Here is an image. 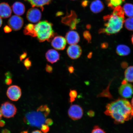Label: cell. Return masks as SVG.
<instances>
[{"label": "cell", "mask_w": 133, "mask_h": 133, "mask_svg": "<svg viewBox=\"0 0 133 133\" xmlns=\"http://www.w3.org/2000/svg\"><path fill=\"white\" fill-rule=\"evenodd\" d=\"M31 133H43L42 132H41V131L38 130H36L35 131H33Z\"/></svg>", "instance_id": "44"}, {"label": "cell", "mask_w": 133, "mask_h": 133, "mask_svg": "<svg viewBox=\"0 0 133 133\" xmlns=\"http://www.w3.org/2000/svg\"><path fill=\"white\" fill-rule=\"evenodd\" d=\"M121 66L123 69H125L126 68H127V66H128V64L127 62H123L122 63H121Z\"/></svg>", "instance_id": "38"}, {"label": "cell", "mask_w": 133, "mask_h": 133, "mask_svg": "<svg viewBox=\"0 0 133 133\" xmlns=\"http://www.w3.org/2000/svg\"><path fill=\"white\" fill-rule=\"evenodd\" d=\"M2 133H11L10 131L7 129H4L2 130Z\"/></svg>", "instance_id": "42"}, {"label": "cell", "mask_w": 133, "mask_h": 133, "mask_svg": "<svg viewBox=\"0 0 133 133\" xmlns=\"http://www.w3.org/2000/svg\"><path fill=\"white\" fill-rule=\"evenodd\" d=\"M62 14V12L61 13V12H58L57 13V16H60V15H61Z\"/></svg>", "instance_id": "47"}, {"label": "cell", "mask_w": 133, "mask_h": 133, "mask_svg": "<svg viewBox=\"0 0 133 133\" xmlns=\"http://www.w3.org/2000/svg\"><path fill=\"white\" fill-rule=\"evenodd\" d=\"M27 53L26 52H24L20 56V59L21 61H22L27 56Z\"/></svg>", "instance_id": "36"}, {"label": "cell", "mask_w": 133, "mask_h": 133, "mask_svg": "<svg viewBox=\"0 0 133 133\" xmlns=\"http://www.w3.org/2000/svg\"><path fill=\"white\" fill-rule=\"evenodd\" d=\"M3 21L1 18L0 17V28L1 27L2 25V24Z\"/></svg>", "instance_id": "45"}, {"label": "cell", "mask_w": 133, "mask_h": 133, "mask_svg": "<svg viewBox=\"0 0 133 133\" xmlns=\"http://www.w3.org/2000/svg\"><path fill=\"white\" fill-rule=\"evenodd\" d=\"M25 35L33 37H36V34L35 29V25L29 24L26 25L23 31Z\"/></svg>", "instance_id": "21"}, {"label": "cell", "mask_w": 133, "mask_h": 133, "mask_svg": "<svg viewBox=\"0 0 133 133\" xmlns=\"http://www.w3.org/2000/svg\"><path fill=\"white\" fill-rule=\"evenodd\" d=\"M91 133H106L103 129L100 128L99 126L96 125L94 126Z\"/></svg>", "instance_id": "29"}, {"label": "cell", "mask_w": 133, "mask_h": 133, "mask_svg": "<svg viewBox=\"0 0 133 133\" xmlns=\"http://www.w3.org/2000/svg\"><path fill=\"white\" fill-rule=\"evenodd\" d=\"M131 41H132V44L133 45V34L132 36V38H131Z\"/></svg>", "instance_id": "49"}, {"label": "cell", "mask_w": 133, "mask_h": 133, "mask_svg": "<svg viewBox=\"0 0 133 133\" xmlns=\"http://www.w3.org/2000/svg\"><path fill=\"white\" fill-rule=\"evenodd\" d=\"M77 15L74 11H71L70 14L67 15L62 18V22L69 26L71 29H76V25L79 22V20L77 19Z\"/></svg>", "instance_id": "7"}, {"label": "cell", "mask_w": 133, "mask_h": 133, "mask_svg": "<svg viewBox=\"0 0 133 133\" xmlns=\"http://www.w3.org/2000/svg\"><path fill=\"white\" fill-rule=\"evenodd\" d=\"M90 8L92 12L97 13L103 10L104 6L102 1L100 0H95L91 3Z\"/></svg>", "instance_id": "17"}, {"label": "cell", "mask_w": 133, "mask_h": 133, "mask_svg": "<svg viewBox=\"0 0 133 133\" xmlns=\"http://www.w3.org/2000/svg\"><path fill=\"white\" fill-rule=\"evenodd\" d=\"M118 92L119 95L124 98H131L133 94L132 86L124 79L122 81V85L119 88Z\"/></svg>", "instance_id": "6"}, {"label": "cell", "mask_w": 133, "mask_h": 133, "mask_svg": "<svg viewBox=\"0 0 133 133\" xmlns=\"http://www.w3.org/2000/svg\"><path fill=\"white\" fill-rule=\"evenodd\" d=\"M108 46V44L107 43H103L101 44V47L103 49H106Z\"/></svg>", "instance_id": "40"}, {"label": "cell", "mask_w": 133, "mask_h": 133, "mask_svg": "<svg viewBox=\"0 0 133 133\" xmlns=\"http://www.w3.org/2000/svg\"><path fill=\"white\" fill-rule=\"evenodd\" d=\"M83 36L84 39L88 41V43L90 42L91 39V36L90 33L88 31H84L83 33Z\"/></svg>", "instance_id": "28"}, {"label": "cell", "mask_w": 133, "mask_h": 133, "mask_svg": "<svg viewBox=\"0 0 133 133\" xmlns=\"http://www.w3.org/2000/svg\"><path fill=\"white\" fill-rule=\"evenodd\" d=\"M8 25L15 31L20 30L24 24L23 18L17 15H14L10 18L8 22Z\"/></svg>", "instance_id": "10"}, {"label": "cell", "mask_w": 133, "mask_h": 133, "mask_svg": "<svg viewBox=\"0 0 133 133\" xmlns=\"http://www.w3.org/2000/svg\"><path fill=\"white\" fill-rule=\"evenodd\" d=\"M65 38L68 44L71 45L77 44L80 40L78 33L74 31H70L66 33Z\"/></svg>", "instance_id": "14"}, {"label": "cell", "mask_w": 133, "mask_h": 133, "mask_svg": "<svg viewBox=\"0 0 133 133\" xmlns=\"http://www.w3.org/2000/svg\"><path fill=\"white\" fill-rule=\"evenodd\" d=\"M88 115L90 117H93L95 115V113L94 111L90 110L88 112Z\"/></svg>", "instance_id": "37"}, {"label": "cell", "mask_w": 133, "mask_h": 133, "mask_svg": "<svg viewBox=\"0 0 133 133\" xmlns=\"http://www.w3.org/2000/svg\"><path fill=\"white\" fill-rule=\"evenodd\" d=\"M42 14L40 11L37 8L33 7L28 10L26 17L30 22L36 23L40 20Z\"/></svg>", "instance_id": "11"}, {"label": "cell", "mask_w": 133, "mask_h": 133, "mask_svg": "<svg viewBox=\"0 0 133 133\" xmlns=\"http://www.w3.org/2000/svg\"><path fill=\"white\" fill-rule=\"evenodd\" d=\"M5 122L4 121H3L1 120L0 121V126L3 127L4 125Z\"/></svg>", "instance_id": "43"}, {"label": "cell", "mask_w": 133, "mask_h": 133, "mask_svg": "<svg viewBox=\"0 0 133 133\" xmlns=\"http://www.w3.org/2000/svg\"><path fill=\"white\" fill-rule=\"evenodd\" d=\"M124 13L120 6H117L112 13L104 17V28L99 29V34L110 35L118 33L124 23Z\"/></svg>", "instance_id": "2"}, {"label": "cell", "mask_w": 133, "mask_h": 133, "mask_svg": "<svg viewBox=\"0 0 133 133\" xmlns=\"http://www.w3.org/2000/svg\"><path fill=\"white\" fill-rule=\"evenodd\" d=\"M24 64L25 67L27 70H29L31 66V62L29 58H26L24 62Z\"/></svg>", "instance_id": "30"}, {"label": "cell", "mask_w": 133, "mask_h": 133, "mask_svg": "<svg viewBox=\"0 0 133 133\" xmlns=\"http://www.w3.org/2000/svg\"><path fill=\"white\" fill-rule=\"evenodd\" d=\"M45 57L48 62L54 64L59 60L60 54L56 50L51 49L46 52Z\"/></svg>", "instance_id": "15"}, {"label": "cell", "mask_w": 133, "mask_h": 133, "mask_svg": "<svg viewBox=\"0 0 133 133\" xmlns=\"http://www.w3.org/2000/svg\"><path fill=\"white\" fill-rule=\"evenodd\" d=\"M51 44L55 49L59 50H62L66 47V39L62 36H56L53 39Z\"/></svg>", "instance_id": "13"}, {"label": "cell", "mask_w": 133, "mask_h": 133, "mask_svg": "<svg viewBox=\"0 0 133 133\" xmlns=\"http://www.w3.org/2000/svg\"><path fill=\"white\" fill-rule=\"evenodd\" d=\"M68 69L69 72L71 74H72L74 71V68L73 66H69Z\"/></svg>", "instance_id": "39"}, {"label": "cell", "mask_w": 133, "mask_h": 133, "mask_svg": "<svg viewBox=\"0 0 133 133\" xmlns=\"http://www.w3.org/2000/svg\"><path fill=\"white\" fill-rule=\"evenodd\" d=\"M82 50L80 46L76 44L71 45L67 50V54L69 57L72 59H76L80 57Z\"/></svg>", "instance_id": "12"}, {"label": "cell", "mask_w": 133, "mask_h": 133, "mask_svg": "<svg viewBox=\"0 0 133 133\" xmlns=\"http://www.w3.org/2000/svg\"><path fill=\"white\" fill-rule=\"evenodd\" d=\"M52 23L48 21L39 22L35 25L36 37L40 42L47 41L50 42L55 36Z\"/></svg>", "instance_id": "3"}, {"label": "cell", "mask_w": 133, "mask_h": 133, "mask_svg": "<svg viewBox=\"0 0 133 133\" xmlns=\"http://www.w3.org/2000/svg\"><path fill=\"white\" fill-rule=\"evenodd\" d=\"M12 12L11 8L8 3H2L0 4V17L6 18L10 16Z\"/></svg>", "instance_id": "16"}, {"label": "cell", "mask_w": 133, "mask_h": 133, "mask_svg": "<svg viewBox=\"0 0 133 133\" xmlns=\"http://www.w3.org/2000/svg\"><path fill=\"white\" fill-rule=\"evenodd\" d=\"M37 110L44 113L47 116L49 115L50 111L49 107L46 105L40 106L38 108Z\"/></svg>", "instance_id": "26"}, {"label": "cell", "mask_w": 133, "mask_h": 133, "mask_svg": "<svg viewBox=\"0 0 133 133\" xmlns=\"http://www.w3.org/2000/svg\"><path fill=\"white\" fill-rule=\"evenodd\" d=\"M73 1H75V0H73Z\"/></svg>", "instance_id": "50"}, {"label": "cell", "mask_w": 133, "mask_h": 133, "mask_svg": "<svg viewBox=\"0 0 133 133\" xmlns=\"http://www.w3.org/2000/svg\"><path fill=\"white\" fill-rule=\"evenodd\" d=\"M12 9L13 12L17 16H21L24 14L25 8L24 5L20 2H16L13 4Z\"/></svg>", "instance_id": "18"}, {"label": "cell", "mask_w": 133, "mask_h": 133, "mask_svg": "<svg viewBox=\"0 0 133 133\" xmlns=\"http://www.w3.org/2000/svg\"><path fill=\"white\" fill-rule=\"evenodd\" d=\"M77 95V92L75 90H71L69 93V101L72 103L75 100Z\"/></svg>", "instance_id": "27"}, {"label": "cell", "mask_w": 133, "mask_h": 133, "mask_svg": "<svg viewBox=\"0 0 133 133\" xmlns=\"http://www.w3.org/2000/svg\"><path fill=\"white\" fill-rule=\"evenodd\" d=\"M116 54L120 56L128 55L130 54L131 50L128 46L124 44H119L116 48Z\"/></svg>", "instance_id": "20"}, {"label": "cell", "mask_w": 133, "mask_h": 133, "mask_svg": "<svg viewBox=\"0 0 133 133\" xmlns=\"http://www.w3.org/2000/svg\"><path fill=\"white\" fill-rule=\"evenodd\" d=\"M68 114L69 117L72 120H78L82 117L83 109L80 106L78 105H72L68 110Z\"/></svg>", "instance_id": "8"}, {"label": "cell", "mask_w": 133, "mask_h": 133, "mask_svg": "<svg viewBox=\"0 0 133 133\" xmlns=\"http://www.w3.org/2000/svg\"><path fill=\"white\" fill-rule=\"evenodd\" d=\"M5 83L6 84L9 85L12 83V80L11 77H6V79L5 80Z\"/></svg>", "instance_id": "34"}, {"label": "cell", "mask_w": 133, "mask_h": 133, "mask_svg": "<svg viewBox=\"0 0 133 133\" xmlns=\"http://www.w3.org/2000/svg\"><path fill=\"white\" fill-rule=\"evenodd\" d=\"M41 131L43 133H47L50 130L49 126L46 124H43L41 127Z\"/></svg>", "instance_id": "31"}, {"label": "cell", "mask_w": 133, "mask_h": 133, "mask_svg": "<svg viewBox=\"0 0 133 133\" xmlns=\"http://www.w3.org/2000/svg\"><path fill=\"white\" fill-rule=\"evenodd\" d=\"M4 31L5 33H9L11 32L12 29L9 26H6L4 28Z\"/></svg>", "instance_id": "35"}, {"label": "cell", "mask_w": 133, "mask_h": 133, "mask_svg": "<svg viewBox=\"0 0 133 133\" xmlns=\"http://www.w3.org/2000/svg\"><path fill=\"white\" fill-rule=\"evenodd\" d=\"M88 4V1H84L82 2V5L83 7H85V6H87Z\"/></svg>", "instance_id": "41"}, {"label": "cell", "mask_w": 133, "mask_h": 133, "mask_svg": "<svg viewBox=\"0 0 133 133\" xmlns=\"http://www.w3.org/2000/svg\"><path fill=\"white\" fill-rule=\"evenodd\" d=\"M123 9L126 16L130 17H133V5L126 4L124 5Z\"/></svg>", "instance_id": "23"}, {"label": "cell", "mask_w": 133, "mask_h": 133, "mask_svg": "<svg viewBox=\"0 0 133 133\" xmlns=\"http://www.w3.org/2000/svg\"><path fill=\"white\" fill-rule=\"evenodd\" d=\"M21 90L19 86L16 85L10 86L6 91V95L8 98L13 101L18 100L21 97Z\"/></svg>", "instance_id": "9"}, {"label": "cell", "mask_w": 133, "mask_h": 133, "mask_svg": "<svg viewBox=\"0 0 133 133\" xmlns=\"http://www.w3.org/2000/svg\"><path fill=\"white\" fill-rule=\"evenodd\" d=\"M125 28L129 31H133V17L128 18L124 21Z\"/></svg>", "instance_id": "25"}, {"label": "cell", "mask_w": 133, "mask_h": 133, "mask_svg": "<svg viewBox=\"0 0 133 133\" xmlns=\"http://www.w3.org/2000/svg\"><path fill=\"white\" fill-rule=\"evenodd\" d=\"M124 0H107L108 5L111 9H114L117 6H120Z\"/></svg>", "instance_id": "24"}, {"label": "cell", "mask_w": 133, "mask_h": 133, "mask_svg": "<svg viewBox=\"0 0 133 133\" xmlns=\"http://www.w3.org/2000/svg\"><path fill=\"white\" fill-rule=\"evenodd\" d=\"M104 113L112 118L116 124H123L133 117V108L127 99L119 98L106 105Z\"/></svg>", "instance_id": "1"}, {"label": "cell", "mask_w": 133, "mask_h": 133, "mask_svg": "<svg viewBox=\"0 0 133 133\" xmlns=\"http://www.w3.org/2000/svg\"><path fill=\"white\" fill-rule=\"evenodd\" d=\"M0 108L2 116L7 118L14 117L17 111L15 106L9 102L4 103L1 105Z\"/></svg>", "instance_id": "5"}, {"label": "cell", "mask_w": 133, "mask_h": 133, "mask_svg": "<svg viewBox=\"0 0 133 133\" xmlns=\"http://www.w3.org/2000/svg\"><path fill=\"white\" fill-rule=\"evenodd\" d=\"M45 114L37 109L27 113L25 116L24 121L29 125L38 128H41L44 124L46 118Z\"/></svg>", "instance_id": "4"}, {"label": "cell", "mask_w": 133, "mask_h": 133, "mask_svg": "<svg viewBox=\"0 0 133 133\" xmlns=\"http://www.w3.org/2000/svg\"><path fill=\"white\" fill-rule=\"evenodd\" d=\"M45 69L46 72L49 73H52L53 71V68L49 64H46V66Z\"/></svg>", "instance_id": "33"}, {"label": "cell", "mask_w": 133, "mask_h": 133, "mask_svg": "<svg viewBox=\"0 0 133 133\" xmlns=\"http://www.w3.org/2000/svg\"><path fill=\"white\" fill-rule=\"evenodd\" d=\"M2 116V114L1 112V108H0V121L1 120Z\"/></svg>", "instance_id": "46"}, {"label": "cell", "mask_w": 133, "mask_h": 133, "mask_svg": "<svg viewBox=\"0 0 133 133\" xmlns=\"http://www.w3.org/2000/svg\"><path fill=\"white\" fill-rule=\"evenodd\" d=\"M30 4L32 7H40L43 10V6L50 3L51 0H25Z\"/></svg>", "instance_id": "19"}, {"label": "cell", "mask_w": 133, "mask_h": 133, "mask_svg": "<svg viewBox=\"0 0 133 133\" xmlns=\"http://www.w3.org/2000/svg\"><path fill=\"white\" fill-rule=\"evenodd\" d=\"M53 121L52 119L50 118L46 119L44 123L49 126H51L53 124Z\"/></svg>", "instance_id": "32"}, {"label": "cell", "mask_w": 133, "mask_h": 133, "mask_svg": "<svg viewBox=\"0 0 133 133\" xmlns=\"http://www.w3.org/2000/svg\"><path fill=\"white\" fill-rule=\"evenodd\" d=\"M131 105H132V108H133V97L131 101Z\"/></svg>", "instance_id": "48"}, {"label": "cell", "mask_w": 133, "mask_h": 133, "mask_svg": "<svg viewBox=\"0 0 133 133\" xmlns=\"http://www.w3.org/2000/svg\"><path fill=\"white\" fill-rule=\"evenodd\" d=\"M125 79L130 82H133V66H129L124 72Z\"/></svg>", "instance_id": "22"}]
</instances>
